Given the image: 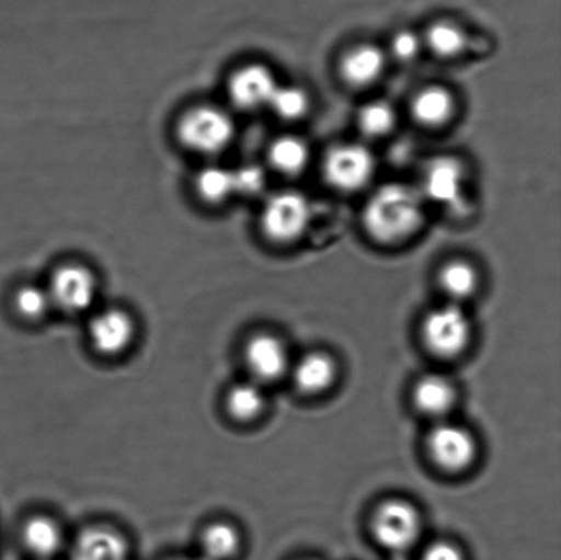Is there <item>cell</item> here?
I'll return each instance as SVG.
<instances>
[{
	"label": "cell",
	"instance_id": "cell-1",
	"mask_svg": "<svg viewBox=\"0 0 561 560\" xmlns=\"http://www.w3.org/2000/svg\"><path fill=\"white\" fill-rule=\"evenodd\" d=\"M362 219L367 235L377 243H403L425 222V199L409 184H385L368 197Z\"/></svg>",
	"mask_w": 561,
	"mask_h": 560
},
{
	"label": "cell",
	"instance_id": "cell-2",
	"mask_svg": "<svg viewBox=\"0 0 561 560\" xmlns=\"http://www.w3.org/2000/svg\"><path fill=\"white\" fill-rule=\"evenodd\" d=\"M178 135L190 150L214 156L232 142L234 123L227 112L216 106H196L180 118Z\"/></svg>",
	"mask_w": 561,
	"mask_h": 560
},
{
	"label": "cell",
	"instance_id": "cell-3",
	"mask_svg": "<svg viewBox=\"0 0 561 560\" xmlns=\"http://www.w3.org/2000/svg\"><path fill=\"white\" fill-rule=\"evenodd\" d=\"M311 218V205L300 192L283 191L263 207V233L278 244L294 243L305 235Z\"/></svg>",
	"mask_w": 561,
	"mask_h": 560
},
{
	"label": "cell",
	"instance_id": "cell-4",
	"mask_svg": "<svg viewBox=\"0 0 561 560\" xmlns=\"http://www.w3.org/2000/svg\"><path fill=\"white\" fill-rule=\"evenodd\" d=\"M376 167V159L367 147L345 142L330 148L323 159L322 172L332 188L356 192L370 183Z\"/></svg>",
	"mask_w": 561,
	"mask_h": 560
},
{
	"label": "cell",
	"instance_id": "cell-5",
	"mask_svg": "<svg viewBox=\"0 0 561 560\" xmlns=\"http://www.w3.org/2000/svg\"><path fill=\"white\" fill-rule=\"evenodd\" d=\"M423 342L434 355L455 358L463 353L471 339L469 316L458 304L428 312L422 325Z\"/></svg>",
	"mask_w": 561,
	"mask_h": 560
},
{
	"label": "cell",
	"instance_id": "cell-6",
	"mask_svg": "<svg viewBox=\"0 0 561 560\" xmlns=\"http://www.w3.org/2000/svg\"><path fill=\"white\" fill-rule=\"evenodd\" d=\"M373 530L379 545L394 553L405 552L420 539L421 515L411 503L392 499L377 508Z\"/></svg>",
	"mask_w": 561,
	"mask_h": 560
},
{
	"label": "cell",
	"instance_id": "cell-7",
	"mask_svg": "<svg viewBox=\"0 0 561 560\" xmlns=\"http://www.w3.org/2000/svg\"><path fill=\"white\" fill-rule=\"evenodd\" d=\"M427 449L439 469L458 473L474 462L477 443L466 427L453 422H438L427 437Z\"/></svg>",
	"mask_w": 561,
	"mask_h": 560
},
{
	"label": "cell",
	"instance_id": "cell-8",
	"mask_svg": "<svg viewBox=\"0 0 561 560\" xmlns=\"http://www.w3.org/2000/svg\"><path fill=\"white\" fill-rule=\"evenodd\" d=\"M47 289L53 306L69 315H79L91 309L96 299L98 283L87 267L65 265L53 274Z\"/></svg>",
	"mask_w": 561,
	"mask_h": 560
},
{
	"label": "cell",
	"instance_id": "cell-9",
	"mask_svg": "<svg viewBox=\"0 0 561 560\" xmlns=\"http://www.w3.org/2000/svg\"><path fill=\"white\" fill-rule=\"evenodd\" d=\"M465 185L463 163L453 157H438L426 164L420 191L423 199L456 207L463 203Z\"/></svg>",
	"mask_w": 561,
	"mask_h": 560
},
{
	"label": "cell",
	"instance_id": "cell-10",
	"mask_svg": "<svg viewBox=\"0 0 561 560\" xmlns=\"http://www.w3.org/2000/svg\"><path fill=\"white\" fill-rule=\"evenodd\" d=\"M244 361L251 380L261 386L279 380L290 370L285 344L271 333H257L247 342Z\"/></svg>",
	"mask_w": 561,
	"mask_h": 560
},
{
	"label": "cell",
	"instance_id": "cell-11",
	"mask_svg": "<svg viewBox=\"0 0 561 560\" xmlns=\"http://www.w3.org/2000/svg\"><path fill=\"white\" fill-rule=\"evenodd\" d=\"M88 334L92 347L99 354L117 356L125 353L134 343L136 327L128 312L110 309L92 318Z\"/></svg>",
	"mask_w": 561,
	"mask_h": 560
},
{
	"label": "cell",
	"instance_id": "cell-12",
	"mask_svg": "<svg viewBox=\"0 0 561 560\" xmlns=\"http://www.w3.org/2000/svg\"><path fill=\"white\" fill-rule=\"evenodd\" d=\"M277 87L276 77L267 66L251 64L230 77L229 95L236 106L256 110L268 106Z\"/></svg>",
	"mask_w": 561,
	"mask_h": 560
},
{
	"label": "cell",
	"instance_id": "cell-13",
	"mask_svg": "<svg viewBox=\"0 0 561 560\" xmlns=\"http://www.w3.org/2000/svg\"><path fill=\"white\" fill-rule=\"evenodd\" d=\"M387 59L381 48L370 43L351 47L340 60L341 79L354 88H367L381 79Z\"/></svg>",
	"mask_w": 561,
	"mask_h": 560
},
{
	"label": "cell",
	"instance_id": "cell-14",
	"mask_svg": "<svg viewBox=\"0 0 561 560\" xmlns=\"http://www.w3.org/2000/svg\"><path fill=\"white\" fill-rule=\"evenodd\" d=\"M70 560H128V545L107 526H93L77 537Z\"/></svg>",
	"mask_w": 561,
	"mask_h": 560
},
{
	"label": "cell",
	"instance_id": "cell-15",
	"mask_svg": "<svg viewBox=\"0 0 561 560\" xmlns=\"http://www.w3.org/2000/svg\"><path fill=\"white\" fill-rule=\"evenodd\" d=\"M290 376L301 393L319 395L333 386L337 369L329 355L311 353L301 356L294 366H290Z\"/></svg>",
	"mask_w": 561,
	"mask_h": 560
},
{
	"label": "cell",
	"instance_id": "cell-16",
	"mask_svg": "<svg viewBox=\"0 0 561 560\" xmlns=\"http://www.w3.org/2000/svg\"><path fill=\"white\" fill-rule=\"evenodd\" d=\"M455 98L447 88L427 85L415 93L411 113L417 124L426 128H439L448 124L455 113Z\"/></svg>",
	"mask_w": 561,
	"mask_h": 560
},
{
	"label": "cell",
	"instance_id": "cell-17",
	"mask_svg": "<svg viewBox=\"0 0 561 560\" xmlns=\"http://www.w3.org/2000/svg\"><path fill=\"white\" fill-rule=\"evenodd\" d=\"M456 392L453 382L444 376L423 377L414 389V402L423 414L443 419L453 410Z\"/></svg>",
	"mask_w": 561,
	"mask_h": 560
},
{
	"label": "cell",
	"instance_id": "cell-18",
	"mask_svg": "<svg viewBox=\"0 0 561 560\" xmlns=\"http://www.w3.org/2000/svg\"><path fill=\"white\" fill-rule=\"evenodd\" d=\"M22 539L27 550L42 560L54 557L64 545V535L59 525L44 515L26 521L22 529Z\"/></svg>",
	"mask_w": 561,
	"mask_h": 560
},
{
	"label": "cell",
	"instance_id": "cell-19",
	"mask_svg": "<svg viewBox=\"0 0 561 560\" xmlns=\"http://www.w3.org/2000/svg\"><path fill=\"white\" fill-rule=\"evenodd\" d=\"M268 161L280 174L297 175L310 162V148L297 136H280L268 148Z\"/></svg>",
	"mask_w": 561,
	"mask_h": 560
},
{
	"label": "cell",
	"instance_id": "cell-20",
	"mask_svg": "<svg viewBox=\"0 0 561 560\" xmlns=\"http://www.w3.org/2000/svg\"><path fill=\"white\" fill-rule=\"evenodd\" d=\"M439 287L453 299V304L469 299L476 294L480 276L471 263L461 260L445 263L438 273Z\"/></svg>",
	"mask_w": 561,
	"mask_h": 560
},
{
	"label": "cell",
	"instance_id": "cell-21",
	"mask_svg": "<svg viewBox=\"0 0 561 560\" xmlns=\"http://www.w3.org/2000/svg\"><path fill=\"white\" fill-rule=\"evenodd\" d=\"M467 33L459 24L449 20L433 22L425 33L426 47L442 59L459 57L467 47Z\"/></svg>",
	"mask_w": 561,
	"mask_h": 560
},
{
	"label": "cell",
	"instance_id": "cell-22",
	"mask_svg": "<svg viewBox=\"0 0 561 560\" xmlns=\"http://www.w3.org/2000/svg\"><path fill=\"white\" fill-rule=\"evenodd\" d=\"M265 405L263 386L254 380L238 384L230 389L227 397L228 413L239 422L256 420L265 410Z\"/></svg>",
	"mask_w": 561,
	"mask_h": 560
},
{
	"label": "cell",
	"instance_id": "cell-23",
	"mask_svg": "<svg viewBox=\"0 0 561 560\" xmlns=\"http://www.w3.org/2000/svg\"><path fill=\"white\" fill-rule=\"evenodd\" d=\"M241 537L233 525L216 523L203 530L201 547L206 560H229L239 552Z\"/></svg>",
	"mask_w": 561,
	"mask_h": 560
},
{
	"label": "cell",
	"instance_id": "cell-24",
	"mask_svg": "<svg viewBox=\"0 0 561 560\" xmlns=\"http://www.w3.org/2000/svg\"><path fill=\"white\" fill-rule=\"evenodd\" d=\"M398 124L392 104L383 101H374L365 104L357 113V126L363 135L370 139H381L388 136Z\"/></svg>",
	"mask_w": 561,
	"mask_h": 560
},
{
	"label": "cell",
	"instance_id": "cell-25",
	"mask_svg": "<svg viewBox=\"0 0 561 560\" xmlns=\"http://www.w3.org/2000/svg\"><path fill=\"white\" fill-rule=\"evenodd\" d=\"M197 194L203 201L224 203L234 195V183L232 170L221 167H207L196 178Z\"/></svg>",
	"mask_w": 561,
	"mask_h": 560
},
{
	"label": "cell",
	"instance_id": "cell-26",
	"mask_svg": "<svg viewBox=\"0 0 561 560\" xmlns=\"http://www.w3.org/2000/svg\"><path fill=\"white\" fill-rule=\"evenodd\" d=\"M268 106L280 119L297 121L305 117L310 108V98L300 87L278 84Z\"/></svg>",
	"mask_w": 561,
	"mask_h": 560
},
{
	"label": "cell",
	"instance_id": "cell-27",
	"mask_svg": "<svg viewBox=\"0 0 561 560\" xmlns=\"http://www.w3.org/2000/svg\"><path fill=\"white\" fill-rule=\"evenodd\" d=\"M14 306L22 318L37 321L51 310L53 301L49 298L48 289L37 287V285H25L16 290Z\"/></svg>",
	"mask_w": 561,
	"mask_h": 560
},
{
	"label": "cell",
	"instance_id": "cell-28",
	"mask_svg": "<svg viewBox=\"0 0 561 560\" xmlns=\"http://www.w3.org/2000/svg\"><path fill=\"white\" fill-rule=\"evenodd\" d=\"M232 172L234 194L255 196L265 188L266 174L257 164H244V167L232 170Z\"/></svg>",
	"mask_w": 561,
	"mask_h": 560
},
{
	"label": "cell",
	"instance_id": "cell-29",
	"mask_svg": "<svg viewBox=\"0 0 561 560\" xmlns=\"http://www.w3.org/2000/svg\"><path fill=\"white\" fill-rule=\"evenodd\" d=\"M421 48V37L409 30L396 32L392 43H390L393 57L401 60V62H411V60H414L417 55H420Z\"/></svg>",
	"mask_w": 561,
	"mask_h": 560
},
{
	"label": "cell",
	"instance_id": "cell-30",
	"mask_svg": "<svg viewBox=\"0 0 561 560\" xmlns=\"http://www.w3.org/2000/svg\"><path fill=\"white\" fill-rule=\"evenodd\" d=\"M421 560H465L463 553L453 542L436 541L427 546Z\"/></svg>",
	"mask_w": 561,
	"mask_h": 560
},
{
	"label": "cell",
	"instance_id": "cell-31",
	"mask_svg": "<svg viewBox=\"0 0 561 560\" xmlns=\"http://www.w3.org/2000/svg\"><path fill=\"white\" fill-rule=\"evenodd\" d=\"M405 552H401V553H394V557L393 559H390V560H410L409 558H407L404 556Z\"/></svg>",
	"mask_w": 561,
	"mask_h": 560
},
{
	"label": "cell",
	"instance_id": "cell-32",
	"mask_svg": "<svg viewBox=\"0 0 561 560\" xmlns=\"http://www.w3.org/2000/svg\"><path fill=\"white\" fill-rule=\"evenodd\" d=\"M170 560H206L205 558H175Z\"/></svg>",
	"mask_w": 561,
	"mask_h": 560
},
{
	"label": "cell",
	"instance_id": "cell-33",
	"mask_svg": "<svg viewBox=\"0 0 561 560\" xmlns=\"http://www.w3.org/2000/svg\"><path fill=\"white\" fill-rule=\"evenodd\" d=\"M301 560H313V559H301Z\"/></svg>",
	"mask_w": 561,
	"mask_h": 560
}]
</instances>
